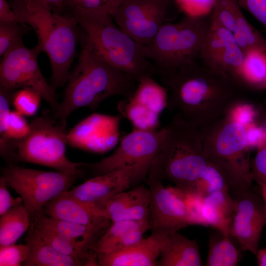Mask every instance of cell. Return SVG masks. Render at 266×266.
Here are the masks:
<instances>
[{
  "label": "cell",
  "mask_w": 266,
  "mask_h": 266,
  "mask_svg": "<svg viewBox=\"0 0 266 266\" xmlns=\"http://www.w3.org/2000/svg\"><path fill=\"white\" fill-rule=\"evenodd\" d=\"M162 81L170 92L167 108L198 129L225 116L235 103L245 99L242 89L197 62Z\"/></svg>",
  "instance_id": "1"
},
{
  "label": "cell",
  "mask_w": 266,
  "mask_h": 266,
  "mask_svg": "<svg viewBox=\"0 0 266 266\" xmlns=\"http://www.w3.org/2000/svg\"><path fill=\"white\" fill-rule=\"evenodd\" d=\"M149 220H123L112 222L95 244L94 251L97 256L114 252L119 244L128 233Z\"/></svg>",
  "instance_id": "30"
},
{
  "label": "cell",
  "mask_w": 266,
  "mask_h": 266,
  "mask_svg": "<svg viewBox=\"0 0 266 266\" xmlns=\"http://www.w3.org/2000/svg\"><path fill=\"white\" fill-rule=\"evenodd\" d=\"M261 188L262 199L264 202L266 212V185L259 186Z\"/></svg>",
  "instance_id": "48"
},
{
  "label": "cell",
  "mask_w": 266,
  "mask_h": 266,
  "mask_svg": "<svg viewBox=\"0 0 266 266\" xmlns=\"http://www.w3.org/2000/svg\"><path fill=\"white\" fill-rule=\"evenodd\" d=\"M251 169L253 181L259 186L266 185V146L258 150L251 161Z\"/></svg>",
  "instance_id": "40"
},
{
  "label": "cell",
  "mask_w": 266,
  "mask_h": 266,
  "mask_svg": "<svg viewBox=\"0 0 266 266\" xmlns=\"http://www.w3.org/2000/svg\"><path fill=\"white\" fill-rule=\"evenodd\" d=\"M256 255L258 265L266 266V249H258Z\"/></svg>",
  "instance_id": "47"
},
{
  "label": "cell",
  "mask_w": 266,
  "mask_h": 266,
  "mask_svg": "<svg viewBox=\"0 0 266 266\" xmlns=\"http://www.w3.org/2000/svg\"><path fill=\"white\" fill-rule=\"evenodd\" d=\"M202 265L199 248L195 240L175 232L165 240L157 266H200Z\"/></svg>",
  "instance_id": "21"
},
{
  "label": "cell",
  "mask_w": 266,
  "mask_h": 266,
  "mask_svg": "<svg viewBox=\"0 0 266 266\" xmlns=\"http://www.w3.org/2000/svg\"><path fill=\"white\" fill-rule=\"evenodd\" d=\"M32 222L39 224L51 229L79 248L89 253H95V244L110 226L84 225L52 218L44 214Z\"/></svg>",
  "instance_id": "20"
},
{
  "label": "cell",
  "mask_w": 266,
  "mask_h": 266,
  "mask_svg": "<svg viewBox=\"0 0 266 266\" xmlns=\"http://www.w3.org/2000/svg\"><path fill=\"white\" fill-rule=\"evenodd\" d=\"M206 17L186 16L176 23H165L145 45V56L162 81L197 62L210 25V18Z\"/></svg>",
  "instance_id": "7"
},
{
  "label": "cell",
  "mask_w": 266,
  "mask_h": 266,
  "mask_svg": "<svg viewBox=\"0 0 266 266\" xmlns=\"http://www.w3.org/2000/svg\"><path fill=\"white\" fill-rule=\"evenodd\" d=\"M79 42L78 62L70 73L62 101L53 113L64 127L67 117L74 110L83 107L94 110L102 101L113 96L128 98L137 83L101 58L82 31Z\"/></svg>",
  "instance_id": "2"
},
{
  "label": "cell",
  "mask_w": 266,
  "mask_h": 266,
  "mask_svg": "<svg viewBox=\"0 0 266 266\" xmlns=\"http://www.w3.org/2000/svg\"><path fill=\"white\" fill-rule=\"evenodd\" d=\"M30 225V218L23 204L0 215V246L15 244L28 231Z\"/></svg>",
  "instance_id": "25"
},
{
  "label": "cell",
  "mask_w": 266,
  "mask_h": 266,
  "mask_svg": "<svg viewBox=\"0 0 266 266\" xmlns=\"http://www.w3.org/2000/svg\"><path fill=\"white\" fill-rule=\"evenodd\" d=\"M199 131L206 157L222 174L234 200L253 181L245 127L224 116Z\"/></svg>",
  "instance_id": "6"
},
{
  "label": "cell",
  "mask_w": 266,
  "mask_h": 266,
  "mask_svg": "<svg viewBox=\"0 0 266 266\" xmlns=\"http://www.w3.org/2000/svg\"><path fill=\"white\" fill-rule=\"evenodd\" d=\"M29 250L26 243L0 246V266H22L27 258Z\"/></svg>",
  "instance_id": "37"
},
{
  "label": "cell",
  "mask_w": 266,
  "mask_h": 266,
  "mask_svg": "<svg viewBox=\"0 0 266 266\" xmlns=\"http://www.w3.org/2000/svg\"><path fill=\"white\" fill-rule=\"evenodd\" d=\"M265 89H266V78L260 88V90Z\"/></svg>",
  "instance_id": "49"
},
{
  "label": "cell",
  "mask_w": 266,
  "mask_h": 266,
  "mask_svg": "<svg viewBox=\"0 0 266 266\" xmlns=\"http://www.w3.org/2000/svg\"><path fill=\"white\" fill-rule=\"evenodd\" d=\"M245 128L247 141L251 150H258L266 146V132L264 127L254 122Z\"/></svg>",
  "instance_id": "42"
},
{
  "label": "cell",
  "mask_w": 266,
  "mask_h": 266,
  "mask_svg": "<svg viewBox=\"0 0 266 266\" xmlns=\"http://www.w3.org/2000/svg\"><path fill=\"white\" fill-rule=\"evenodd\" d=\"M30 130L24 115L16 110L11 111L7 126L4 134L0 135V138L19 140L25 137Z\"/></svg>",
  "instance_id": "38"
},
{
  "label": "cell",
  "mask_w": 266,
  "mask_h": 266,
  "mask_svg": "<svg viewBox=\"0 0 266 266\" xmlns=\"http://www.w3.org/2000/svg\"><path fill=\"white\" fill-rule=\"evenodd\" d=\"M234 200V214L230 236L241 250L256 255L262 230L266 225L263 199L249 189Z\"/></svg>",
  "instance_id": "14"
},
{
  "label": "cell",
  "mask_w": 266,
  "mask_h": 266,
  "mask_svg": "<svg viewBox=\"0 0 266 266\" xmlns=\"http://www.w3.org/2000/svg\"><path fill=\"white\" fill-rule=\"evenodd\" d=\"M235 13L236 28L233 33L244 55L253 50L266 51V39L247 20L238 3L236 6Z\"/></svg>",
  "instance_id": "31"
},
{
  "label": "cell",
  "mask_w": 266,
  "mask_h": 266,
  "mask_svg": "<svg viewBox=\"0 0 266 266\" xmlns=\"http://www.w3.org/2000/svg\"><path fill=\"white\" fill-rule=\"evenodd\" d=\"M16 20L29 25L36 33L42 52L52 68L50 85L56 91L67 81L81 33L69 12H56L42 0H8Z\"/></svg>",
  "instance_id": "3"
},
{
  "label": "cell",
  "mask_w": 266,
  "mask_h": 266,
  "mask_svg": "<svg viewBox=\"0 0 266 266\" xmlns=\"http://www.w3.org/2000/svg\"><path fill=\"white\" fill-rule=\"evenodd\" d=\"M121 116L94 113L67 132L69 144L75 148L103 153L111 150L119 140Z\"/></svg>",
  "instance_id": "15"
},
{
  "label": "cell",
  "mask_w": 266,
  "mask_h": 266,
  "mask_svg": "<svg viewBox=\"0 0 266 266\" xmlns=\"http://www.w3.org/2000/svg\"><path fill=\"white\" fill-rule=\"evenodd\" d=\"M117 108L121 115L127 119L133 129L152 131L160 126V115L154 113L130 98L120 101Z\"/></svg>",
  "instance_id": "29"
},
{
  "label": "cell",
  "mask_w": 266,
  "mask_h": 266,
  "mask_svg": "<svg viewBox=\"0 0 266 266\" xmlns=\"http://www.w3.org/2000/svg\"><path fill=\"white\" fill-rule=\"evenodd\" d=\"M164 128L152 131L133 129L121 139L119 145L110 156L95 163H82V167L94 176L123 168L134 169V184L148 177L153 163L162 147Z\"/></svg>",
  "instance_id": "10"
},
{
  "label": "cell",
  "mask_w": 266,
  "mask_h": 266,
  "mask_svg": "<svg viewBox=\"0 0 266 266\" xmlns=\"http://www.w3.org/2000/svg\"><path fill=\"white\" fill-rule=\"evenodd\" d=\"M31 223L39 236L57 251L82 261L86 266H98L97 255L95 253H89L81 249L46 227L34 222Z\"/></svg>",
  "instance_id": "27"
},
{
  "label": "cell",
  "mask_w": 266,
  "mask_h": 266,
  "mask_svg": "<svg viewBox=\"0 0 266 266\" xmlns=\"http://www.w3.org/2000/svg\"><path fill=\"white\" fill-rule=\"evenodd\" d=\"M264 129H265V131L266 132V120L265 121V125L264 126Z\"/></svg>",
  "instance_id": "50"
},
{
  "label": "cell",
  "mask_w": 266,
  "mask_h": 266,
  "mask_svg": "<svg viewBox=\"0 0 266 266\" xmlns=\"http://www.w3.org/2000/svg\"><path fill=\"white\" fill-rule=\"evenodd\" d=\"M150 194L149 220L152 233L170 235L193 225L183 190L165 187L162 181L148 177Z\"/></svg>",
  "instance_id": "13"
},
{
  "label": "cell",
  "mask_w": 266,
  "mask_h": 266,
  "mask_svg": "<svg viewBox=\"0 0 266 266\" xmlns=\"http://www.w3.org/2000/svg\"><path fill=\"white\" fill-rule=\"evenodd\" d=\"M181 11L187 16L203 17L212 13L216 0H174Z\"/></svg>",
  "instance_id": "36"
},
{
  "label": "cell",
  "mask_w": 266,
  "mask_h": 266,
  "mask_svg": "<svg viewBox=\"0 0 266 266\" xmlns=\"http://www.w3.org/2000/svg\"><path fill=\"white\" fill-rule=\"evenodd\" d=\"M41 96L36 92L23 88L14 92L12 103L16 110L24 116L34 115L38 108Z\"/></svg>",
  "instance_id": "33"
},
{
  "label": "cell",
  "mask_w": 266,
  "mask_h": 266,
  "mask_svg": "<svg viewBox=\"0 0 266 266\" xmlns=\"http://www.w3.org/2000/svg\"><path fill=\"white\" fill-rule=\"evenodd\" d=\"M240 6L249 12L266 27V0H237Z\"/></svg>",
  "instance_id": "44"
},
{
  "label": "cell",
  "mask_w": 266,
  "mask_h": 266,
  "mask_svg": "<svg viewBox=\"0 0 266 266\" xmlns=\"http://www.w3.org/2000/svg\"><path fill=\"white\" fill-rule=\"evenodd\" d=\"M147 109L159 115L167 108L168 98L166 89L152 77L140 80L132 95L129 97Z\"/></svg>",
  "instance_id": "26"
},
{
  "label": "cell",
  "mask_w": 266,
  "mask_h": 266,
  "mask_svg": "<svg viewBox=\"0 0 266 266\" xmlns=\"http://www.w3.org/2000/svg\"><path fill=\"white\" fill-rule=\"evenodd\" d=\"M125 0H66L65 11L81 9L112 15Z\"/></svg>",
  "instance_id": "34"
},
{
  "label": "cell",
  "mask_w": 266,
  "mask_h": 266,
  "mask_svg": "<svg viewBox=\"0 0 266 266\" xmlns=\"http://www.w3.org/2000/svg\"><path fill=\"white\" fill-rule=\"evenodd\" d=\"M67 133L66 127L54 117L52 111L44 110L30 123L27 134L14 140L12 164L33 163L84 177L82 162H72L66 156Z\"/></svg>",
  "instance_id": "8"
},
{
  "label": "cell",
  "mask_w": 266,
  "mask_h": 266,
  "mask_svg": "<svg viewBox=\"0 0 266 266\" xmlns=\"http://www.w3.org/2000/svg\"><path fill=\"white\" fill-rule=\"evenodd\" d=\"M8 184L5 179L0 177V215L16 206L23 204L21 197L14 198L7 189Z\"/></svg>",
  "instance_id": "43"
},
{
  "label": "cell",
  "mask_w": 266,
  "mask_h": 266,
  "mask_svg": "<svg viewBox=\"0 0 266 266\" xmlns=\"http://www.w3.org/2000/svg\"><path fill=\"white\" fill-rule=\"evenodd\" d=\"M0 21H17L15 13L6 0H0Z\"/></svg>",
  "instance_id": "45"
},
{
  "label": "cell",
  "mask_w": 266,
  "mask_h": 266,
  "mask_svg": "<svg viewBox=\"0 0 266 266\" xmlns=\"http://www.w3.org/2000/svg\"><path fill=\"white\" fill-rule=\"evenodd\" d=\"M263 102L266 104V99L264 100Z\"/></svg>",
  "instance_id": "51"
},
{
  "label": "cell",
  "mask_w": 266,
  "mask_h": 266,
  "mask_svg": "<svg viewBox=\"0 0 266 266\" xmlns=\"http://www.w3.org/2000/svg\"><path fill=\"white\" fill-rule=\"evenodd\" d=\"M43 214L92 226H109L111 222L104 211L69 196L66 191L53 199L45 206Z\"/></svg>",
  "instance_id": "17"
},
{
  "label": "cell",
  "mask_w": 266,
  "mask_h": 266,
  "mask_svg": "<svg viewBox=\"0 0 266 266\" xmlns=\"http://www.w3.org/2000/svg\"><path fill=\"white\" fill-rule=\"evenodd\" d=\"M23 37L13 42L2 56L0 64V87L8 90L28 88L38 93L50 105L54 113L60 103L55 91L42 75L37 62L42 51L37 45L29 48Z\"/></svg>",
  "instance_id": "11"
},
{
  "label": "cell",
  "mask_w": 266,
  "mask_h": 266,
  "mask_svg": "<svg viewBox=\"0 0 266 266\" xmlns=\"http://www.w3.org/2000/svg\"><path fill=\"white\" fill-rule=\"evenodd\" d=\"M14 90L0 87V134L4 133L11 111L10 106L12 102Z\"/></svg>",
  "instance_id": "41"
},
{
  "label": "cell",
  "mask_w": 266,
  "mask_h": 266,
  "mask_svg": "<svg viewBox=\"0 0 266 266\" xmlns=\"http://www.w3.org/2000/svg\"><path fill=\"white\" fill-rule=\"evenodd\" d=\"M164 130L161 149L148 177L190 191L209 164L199 129L174 115Z\"/></svg>",
  "instance_id": "5"
},
{
  "label": "cell",
  "mask_w": 266,
  "mask_h": 266,
  "mask_svg": "<svg viewBox=\"0 0 266 266\" xmlns=\"http://www.w3.org/2000/svg\"><path fill=\"white\" fill-rule=\"evenodd\" d=\"M79 26L91 41L97 54L112 66L138 83L157 75L156 68L145 55V45L123 32L106 13L71 9Z\"/></svg>",
  "instance_id": "4"
},
{
  "label": "cell",
  "mask_w": 266,
  "mask_h": 266,
  "mask_svg": "<svg viewBox=\"0 0 266 266\" xmlns=\"http://www.w3.org/2000/svg\"><path fill=\"white\" fill-rule=\"evenodd\" d=\"M167 235L152 233L133 246L121 251L97 256L100 266H156Z\"/></svg>",
  "instance_id": "18"
},
{
  "label": "cell",
  "mask_w": 266,
  "mask_h": 266,
  "mask_svg": "<svg viewBox=\"0 0 266 266\" xmlns=\"http://www.w3.org/2000/svg\"><path fill=\"white\" fill-rule=\"evenodd\" d=\"M56 12H64L66 0H42Z\"/></svg>",
  "instance_id": "46"
},
{
  "label": "cell",
  "mask_w": 266,
  "mask_h": 266,
  "mask_svg": "<svg viewBox=\"0 0 266 266\" xmlns=\"http://www.w3.org/2000/svg\"><path fill=\"white\" fill-rule=\"evenodd\" d=\"M266 78V51L253 50L244 54L241 70L243 88L260 90Z\"/></svg>",
  "instance_id": "28"
},
{
  "label": "cell",
  "mask_w": 266,
  "mask_h": 266,
  "mask_svg": "<svg viewBox=\"0 0 266 266\" xmlns=\"http://www.w3.org/2000/svg\"><path fill=\"white\" fill-rule=\"evenodd\" d=\"M150 194L149 188L138 186L123 191L110 199L105 211L112 222L149 219Z\"/></svg>",
  "instance_id": "19"
},
{
  "label": "cell",
  "mask_w": 266,
  "mask_h": 266,
  "mask_svg": "<svg viewBox=\"0 0 266 266\" xmlns=\"http://www.w3.org/2000/svg\"><path fill=\"white\" fill-rule=\"evenodd\" d=\"M29 29L18 21H0V55L2 56L16 39L23 37Z\"/></svg>",
  "instance_id": "35"
},
{
  "label": "cell",
  "mask_w": 266,
  "mask_h": 266,
  "mask_svg": "<svg viewBox=\"0 0 266 266\" xmlns=\"http://www.w3.org/2000/svg\"><path fill=\"white\" fill-rule=\"evenodd\" d=\"M1 176L23 200L31 222L43 214L48 203L69 190L78 174L45 171L10 164L1 169Z\"/></svg>",
  "instance_id": "9"
},
{
  "label": "cell",
  "mask_w": 266,
  "mask_h": 266,
  "mask_svg": "<svg viewBox=\"0 0 266 266\" xmlns=\"http://www.w3.org/2000/svg\"><path fill=\"white\" fill-rule=\"evenodd\" d=\"M234 209V200L229 191L219 190L204 197L202 215L207 226L230 236Z\"/></svg>",
  "instance_id": "23"
},
{
  "label": "cell",
  "mask_w": 266,
  "mask_h": 266,
  "mask_svg": "<svg viewBox=\"0 0 266 266\" xmlns=\"http://www.w3.org/2000/svg\"><path fill=\"white\" fill-rule=\"evenodd\" d=\"M239 249L240 248L231 236L217 231L209 237L205 266H237L240 260Z\"/></svg>",
  "instance_id": "24"
},
{
  "label": "cell",
  "mask_w": 266,
  "mask_h": 266,
  "mask_svg": "<svg viewBox=\"0 0 266 266\" xmlns=\"http://www.w3.org/2000/svg\"><path fill=\"white\" fill-rule=\"evenodd\" d=\"M171 0H125L111 15L136 41L149 45L165 21Z\"/></svg>",
  "instance_id": "12"
},
{
  "label": "cell",
  "mask_w": 266,
  "mask_h": 266,
  "mask_svg": "<svg viewBox=\"0 0 266 266\" xmlns=\"http://www.w3.org/2000/svg\"><path fill=\"white\" fill-rule=\"evenodd\" d=\"M256 113L252 104L243 99L235 103L225 116L246 127L255 122Z\"/></svg>",
  "instance_id": "39"
},
{
  "label": "cell",
  "mask_w": 266,
  "mask_h": 266,
  "mask_svg": "<svg viewBox=\"0 0 266 266\" xmlns=\"http://www.w3.org/2000/svg\"><path fill=\"white\" fill-rule=\"evenodd\" d=\"M134 169L125 167L94 176L66 191L70 196L105 211L107 202L133 185Z\"/></svg>",
  "instance_id": "16"
},
{
  "label": "cell",
  "mask_w": 266,
  "mask_h": 266,
  "mask_svg": "<svg viewBox=\"0 0 266 266\" xmlns=\"http://www.w3.org/2000/svg\"><path fill=\"white\" fill-rule=\"evenodd\" d=\"M224 190L229 191L225 178L214 166L209 163L189 191L204 198L214 192Z\"/></svg>",
  "instance_id": "32"
},
{
  "label": "cell",
  "mask_w": 266,
  "mask_h": 266,
  "mask_svg": "<svg viewBox=\"0 0 266 266\" xmlns=\"http://www.w3.org/2000/svg\"><path fill=\"white\" fill-rule=\"evenodd\" d=\"M29 248L23 266H86L85 263L59 253L46 242L31 225L25 237Z\"/></svg>",
  "instance_id": "22"
}]
</instances>
